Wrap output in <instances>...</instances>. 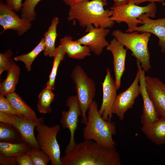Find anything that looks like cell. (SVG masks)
<instances>
[{
	"mask_svg": "<svg viewBox=\"0 0 165 165\" xmlns=\"http://www.w3.org/2000/svg\"><path fill=\"white\" fill-rule=\"evenodd\" d=\"M61 160L62 165H121L115 147H106L91 140L76 144Z\"/></svg>",
	"mask_w": 165,
	"mask_h": 165,
	"instance_id": "1",
	"label": "cell"
},
{
	"mask_svg": "<svg viewBox=\"0 0 165 165\" xmlns=\"http://www.w3.org/2000/svg\"><path fill=\"white\" fill-rule=\"evenodd\" d=\"M164 6H165V3H164Z\"/></svg>",
	"mask_w": 165,
	"mask_h": 165,
	"instance_id": "39",
	"label": "cell"
},
{
	"mask_svg": "<svg viewBox=\"0 0 165 165\" xmlns=\"http://www.w3.org/2000/svg\"><path fill=\"white\" fill-rule=\"evenodd\" d=\"M13 53L10 50L0 53V75L4 71L7 72L16 64L12 57Z\"/></svg>",
	"mask_w": 165,
	"mask_h": 165,
	"instance_id": "30",
	"label": "cell"
},
{
	"mask_svg": "<svg viewBox=\"0 0 165 165\" xmlns=\"http://www.w3.org/2000/svg\"><path fill=\"white\" fill-rule=\"evenodd\" d=\"M44 121L43 117L39 118L36 120H32L24 117L0 112V122L9 123L13 126L20 134L23 141L31 147L39 148L34 130L38 124Z\"/></svg>",
	"mask_w": 165,
	"mask_h": 165,
	"instance_id": "8",
	"label": "cell"
},
{
	"mask_svg": "<svg viewBox=\"0 0 165 165\" xmlns=\"http://www.w3.org/2000/svg\"><path fill=\"white\" fill-rule=\"evenodd\" d=\"M43 122L38 124L35 128L37 133L36 138L39 148L49 156L52 165H62L60 147L57 138L61 130L60 126L57 124L49 127Z\"/></svg>",
	"mask_w": 165,
	"mask_h": 165,
	"instance_id": "7",
	"label": "cell"
},
{
	"mask_svg": "<svg viewBox=\"0 0 165 165\" xmlns=\"http://www.w3.org/2000/svg\"><path fill=\"white\" fill-rule=\"evenodd\" d=\"M159 79L145 76V87L148 94L160 117L165 118V92Z\"/></svg>",
	"mask_w": 165,
	"mask_h": 165,
	"instance_id": "17",
	"label": "cell"
},
{
	"mask_svg": "<svg viewBox=\"0 0 165 165\" xmlns=\"http://www.w3.org/2000/svg\"><path fill=\"white\" fill-rule=\"evenodd\" d=\"M45 44L44 37L42 38L38 44L30 52L26 54L16 56L14 58V61H20L25 64L28 72L31 70V65L33 61L40 53L44 51Z\"/></svg>",
	"mask_w": 165,
	"mask_h": 165,
	"instance_id": "26",
	"label": "cell"
},
{
	"mask_svg": "<svg viewBox=\"0 0 165 165\" xmlns=\"http://www.w3.org/2000/svg\"><path fill=\"white\" fill-rule=\"evenodd\" d=\"M66 53L64 48L60 45L56 47L55 53L53 56V61L52 68L49 76L48 80L46 83V86L51 88L53 90L55 87V82L58 67L63 61Z\"/></svg>",
	"mask_w": 165,
	"mask_h": 165,
	"instance_id": "27",
	"label": "cell"
},
{
	"mask_svg": "<svg viewBox=\"0 0 165 165\" xmlns=\"http://www.w3.org/2000/svg\"><path fill=\"white\" fill-rule=\"evenodd\" d=\"M0 165H17L16 157L6 156L0 153Z\"/></svg>",
	"mask_w": 165,
	"mask_h": 165,
	"instance_id": "34",
	"label": "cell"
},
{
	"mask_svg": "<svg viewBox=\"0 0 165 165\" xmlns=\"http://www.w3.org/2000/svg\"><path fill=\"white\" fill-rule=\"evenodd\" d=\"M112 14L111 20L118 23L124 22L127 24L128 28L126 32L138 26V24H142V21L139 17L143 15H146L149 17L156 16L157 7L155 2H150L144 6H138L132 0L125 5L112 7Z\"/></svg>",
	"mask_w": 165,
	"mask_h": 165,
	"instance_id": "6",
	"label": "cell"
},
{
	"mask_svg": "<svg viewBox=\"0 0 165 165\" xmlns=\"http://www.w3.org/2000/svg\"><path fill=\"white\" fill-rule=\"evenodd\" d=\"M59 43L70 58L82 60L91 55V51L88 46L81 44L77 40L74 41L70 36L61 38Z\"/></svg>",
	"mask_w": 165,
	"mask_h": 165,
	"instance_id": "18",
	"label": "cell"
},
{
	"mask_svg": "<svg viewBox=\"0 0 165 165\" xmlns=\"http://www.w3.org/2000/svg\"><path fill=\"white\" fill-rule=\"evenodd\" d=\"M161 86L162 88L165 92V84L162 82H161Z\"/></svg>",
	"mask_w": 165,
	"mask_h": 165,
	"instance_id": "38",
	"label": "cell"
},
{
	"mask_svg": "<svg viewBox=\"0 0 165 165\" xmlns=\"http://www.w3.org/2000/svg\"><path fill=\"white\" fill-rule=\"evenodd\" d=\"M112 35L125 46L127 50L131 51V55L140 62L145 72L149 70L151 66L148 44L151 33L142 32L139 34L137 31L124 33L120 30H116L113 31Z\"/></svg>",
	"mask_w": 165,
	"mask_h": 165,
	"instance_id": "4",
	"label": "cell"
},
{
	"mask_svg": "<svg viewBox=\"0 0 165 165\" xmlns=\"http://www.w3.org/2000/svg\"><path fill=\"white\" fill-rule=\"evenodd\" d=\"M114 3L112 7H117L123 6L127 4L130 0H113Z\"/></svg>",
	"mask_w": 165,
	"mask_h": 165,
	"instance_id": "37",
	"label": "cell"
},
{
	"mask_svg": "<svg viewBox=\"0 0 165 165\" xmlns=\"http://www.w3.org/2000/svg\"><path fill=\"white\" fill-rule=\"evenodd\" d=\"M41 0H25L21 11V17L31 21L35 20L36 16L35 7Z\"/></svg>",
	"mask_w": 165,
	"mask_h": 165,
	"instance_id": "28",
	"label": "cell"
},
{
	"mask_svg": "<svg viewBox=\"0 0 165 165\" xmlns=\"http://www.w3.org/2000/svg\"><path fill=\"white\" fill-rule=\"evenodd\" d=\"M103 98L99 112L105 120H111L112 109L116 100L118 90L115 80L111 75L109 68H106V74L102 83Z\"/></svg>",
	"mask_w": 165,
	"mask_h": 165,
	"instance_id": "12",
	"label": "cell"
},
{
	"mask_svg": "<svg viewBox=\"0 0 165 165\" xmlns=\"http://www.w3.org/2000/svg\"><path fill=\"white\" fill-rule=\"evenodd\" d=\"M64 3L66 5L69 6L72 5L74 3L79 2L80 1L85 0H62ZM104 4L105 6H106L107 4V0H101Z\"/></svg>",
	"mask_w": 165,
	"mask_h": 165,
	"instance_id": "35",
	"label": "cell"
},
{
	"mask_svg": "<svg viewBox=\"0 0 165 165\" xmlns=\"http://www.w3.org/2000/svg\"><path fill=\"white\" fill-rule=\"evenodd\" d=\"M146 15L139 17L143 22L140 26H137L128 31L130 33L137 31L141 33L148 32L152 34L159 39L158 44L161 48L162 53H165V18L153 20Z\"/></svg>",
	"mask_w": 165,
	"mask_h": 165,
	"instance_id": "15",
	"label": "cell"
},
{
	"mask_svg": "<svg viewBox=\"0 0 165 165\" xmlns=\"http://www.w3.org/2000/svg\"><path fill=\"white\" fill-rule=\"evenodd\" d=\"M101 0H85L76 2L70 6L67 20H76L88 32L92 27L110 28L115 22L110 19L112 9L105 10Z\"/></svg>",
	"mask_w": 165,
	"mask_h": 165,
	"instance_id": "2",
	"label": "cell"
},
{
	"mask_svg": "<svg viewBox=\"0 0 165 165\" xmlns=\"http://www.w3.org/2000/svg\"><path fill=\"white\" fill-rule=\"evenodd\" d=\"M0 141L16 143L24 141L18 130L12 125L0 122Z\"/></svg>",
	"mask_w": 165,
	"mask_h": 165,
	"instance_id": "25",
	"label": "cell"
},
{
	"mask_svg": "<svg viewBox=\"0 0 165 165\" xmlns=\"http://www.w3.org/2000/svg\"><path fill=\"white\" fill-rule=\"evenodd\" d=\"M71 77L76 85V96L81 113V122L85 125L87 119L86 112L96 95L95 83L79 65H77L74 68Z\"/></svg>",
	"mask_w": 165,
	"mask_h": 165,
	"instance_id": "5",
	"label": "cell"
},
{
	"mask_svg": "<svg viewBox=\"0 0 165 165\" xmlns=\"http://www.w3.org/2000/svg\"><path fill=\"white\" fill-rule=\"evenodd\" d=\"M139 78L140 72L138 69L135 78L130 86L117 95L112 112L121 120H123L126 112L132 108L136 99L140 94Z\"/></svg>",
	"mask_w": 165,
	"mask_h": 165,
	"instance_id": "10",
	"label": "cell"
},
{
	"mask_svg": "<svg viewBox=\"0 0 165 165\" xmlns=\"http://www.w3.org/2000/svg\"><path fill=\"white\" fill-rule=\"evenodd\" d=\"M14 108L24 117L31 120H36L38 118L34 110L15 92L6 96Z\"/></svg>",
	"mask_w": 165,
	"mask_h": 165,
	"instance_id": "23",
	"label": "cell"
},
{
	"mask_svg": "<svg viewBox=\"0 0 165 165\" xmlns=\"http://www.w3.org/2000/svg\"><path fill=\"white\" fill-rule=\"evenodd\" d=\"M66 105L68 107V110L62 112L61 118L60 120L62 127L68 129L70 133V140L65 150V154L71 151L76 144L75 134L78 127L79 122V117L81 116L79 103L76 95L69 97L66 101Z\"/></svg>",
	"mask_w": 165,
	"mask_h": 165,
	"instance_id": "9",
	"label": "cell"
},
{
	"mask_svg": "<svg viewBox=\"0 0 165 165\" xmlns=\"http://www.w3.org/2000/svg\"><path fill=\"white\" fill-rule=\"evenodd\" d=\"M141 130L153 143L158 145L165 144V118L160 117L153 123L142 125Z\"/></svg>",
	"mask_w": 165,
	"mask_h": 165,
	"instance_id": "19",
	"label": "cell"
},
{
	"mask_svg": "<svg viewBox=\"0 0 165 165\" xmlns=\"http://www.w3.org/2000/svg\"><path fill=\"white\" fill-rule=\"evenodd\" d=\"M34 165H46L51 161L48 155L39 148L31 147L27 152Z\"/></svg>",
	"mask_w": 165,
	"mask_h": 165,
	"instance_id": "29",
	"label": "cell"
},
{
	"mask_svg": "<svg viewBox=\"0 0 165 165\" xmlns=\"http://www.w3.org/2000/svg\"><path fill=\"white\" fill-rule=\"evenodd\" d=\"M136 64L140 72L139 83L140 94L143 101V110L141 117V122L142 125H144L155 122L160 117L156 110L146 90L145 82V71L143 69L139 61L136 60Z\"/></svg>",
	"mask_w": 165,
	"mask_h": 165,
	"instance_id": "13",
	"label": "cell"
},
{
	"mask_svg": "<svg viewBox=\"0 0 165 165\" xmlns=\"http://www.w3.org/2000/svg\"><path fill=\"white\" fill-rule=\"evenodd\" d=\"M7 4L15 12L21 11L23 3L22 0H5Z\"/></svg>",
	"mask_w": 165,
	"mask_h": 165,
	"instance_id": "33",
	"label": "cell"
},
{
	"mask_svg": "<svg viewBox=\"0 0 165 165\" xmlns=\"http://www.w3.org/2000/svg\"><path fill=\"white\" fill-rule=\"evenodd\" d=\"M59 20L58 17H53L48 30L44 34L45 48L43 54L45 56L53 57L56 52L55 42L58 35L57 28Z\"/></svg>",
	"mask_w": 165,
	"mask_h": 165,
	"instance_id": "20",
	"label": "cell"
},
{
	"mask_svg": "<svg viewBox=\"0 0 165 165\" xmlns=\"http://www.w3.org/2000/svg\"><path fill=\"white\" fill-rule=\"evenodd\" d=\"M17 165H34L29 156L26 153L16 157Z\"/></svg>",
	"mask_w": 165,
	"mask_h": 165,
	"instance_id": "32",
	"label": "cell"
},
{
	"mask_svg": "<svg viewBox=\"0 0 165 165\" xmlns=\"http://www.w3.org/2000/svg\"><path fill=\"white\" fill-rule=\"evenodd\" d=\"M87 121L83 129L85 140H91L104 146L115 147L112 137L116 133L115 123L105 120L100 114L97 102L93 101L88 112Z\"/></svg>",
	"mask_w": 165,
	"mask_h": 165,
	"instance_id": "3",
	"label": "cell"
},
{
	"mask_svg": "<svg viewBox=\"0 0 165 165\" xmlns=\"http://www.w3.org/2000/svg\"><path fill=\"white\" fill-rule=\"evenodd\" d=\"M106 50L111 51L113 55L115 80L118 90L121 86V78L125 70L127 50L115 38L106 47Z\"/></svg>",
	"mask_w": 165,
	"mask_h": 165,
	"instance_id": "16",
	"label": "cell"
},
{
	"mask_svg": "<svg viewBox=\"0 0 165 165\" xmlns=\"http://www.w3.org/2000/svg\"><path fill=\"white\" fill-rule=\"evenodd\" d=\"M0 25L3 27L2 33L11 29L17 31L18 35L24 34L31 27V21L20 18L7 4L0 3Z\"/></svg>",
	"mask_w": 165,
	"mask_h": 165,
	"instance_id": "11",
	"label": "cell"
},
{
	"mask_svg": "<svg viewBox=\"0 0 165 165\" xmlns=\"http://www.w3.org/2000/svg\"><path fill=\"white\" fill-rule=\"evenodd\" d=\"M53 90L50 87L46 86L40 92L37 104V109L40 113L47 114L51 112V104L55 96Z\"/></svg>",
	"mask_w": 165,
	"mask_h": 165,
	"instance_id": "24",
	"label": "cell"
},
{
	"mask_svg": "<svg viewBox=\"0 0 165 165\" xmlns=\"http://www.w3.org/2000/svg\"><path fill=\"white\" fill-rule=\"evenodd\" d=\"M7 72L6 78L0 84V96H6L15 92L19 80L20 68L16 64Z\"/></svg>",
	"mask_w": 165,
	"mask_h": 165,
	"instance_id": "21",
	"label": "cell"
},
{
	"mask_svg": "<svg viewBox=\"0 0 165 165\" xmlns=\"http://www.w3.org/2000/svg\"><path fill=\"white\" fill-rule=\"evenodd\" d=\"M109 32V28L93 26L87 34L76 40L81 44L88 46L91 51L99 56L103 49L109 44L105 38Z\"/></svg>",
	"mask_w": 165,
	"mask_h": 165,
	"instance_id": "14",
	"label": "cell"
},
{
	"mask_svg": "<svg viewBox=\"0 0 165 165\" xmlns=\"http://www.w3.org/2000/svg\"><path fill=\"white\" fill-rule=\"evenodd\" d=\"M132 2L137 5L146 2H158L162 3V5L165 2V0H132Z\"/></svg>",
	"mask_w": 165,
	"mask_h": 165,
	"instance_id": "36",
	"label": "cell"
},
{
	"mask_svg": "<svg viewBox=\"0 0 165 165\" xmlns=\"http://www.w3.org/2000/svg\"><path fill=\"white\" fill-rule=\"evenodd\" d=\"M31 148L24 141L16 143L0 142V153L8 157L20 156L26 153Z\"/></svg>",
	"mask_w": 165,
	"mask_h": 165,
	"instance_id": "22",
	"label": "cell"
},
{
	"mask_svg": "<svg viewBox=\"0 0 165 165\" xmlns=\"http://www.w3.org/2000/svg\"><path fill=\"white\" fill-rule=\"evenodd\" d=\"M0 112L9 114L24 117L14 108L6 96H0Z\"/></svg>",
	"mask_w": 165,
	"mask_h": 165,
	"instance_id": "31",
	"label": "cell"
}]
</instances>
